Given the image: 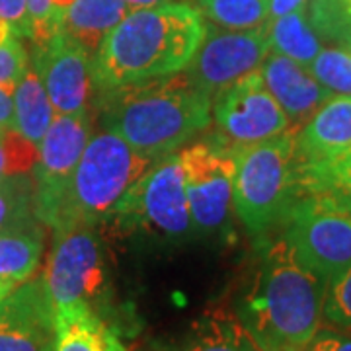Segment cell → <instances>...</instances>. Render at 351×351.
<instances>
[{"mask_svg": "<svg viewBox=\"0 0 351 351\" xmlns=\"http://www.w3.org/2000/svg\"><path fill=\"white\" fill-rule=\"evenodd\" d=\"M36 186L32 172H14L0 180V230L34 221Z\"/></svg>", "mask_w": 351, "mask_h": 351, "instance_id": "cb8c5ba5", "label": "cell"}, {"mask_svg": "<svg viewBox=\"0 0 351 351\" xmlns=\"http://www.w3.org/2000/svg\"><path fill=\"white\" fill-rule=\"evenodd\" d=\"M16 287H18V285L12 283V281H4V279H0V304L4 302V299H6V297H8Z\"/></svg>", "mask_w": 351, "mask_h": 351, "instance_id": "d590c367", "label": "cell"}, {"mask_svg": "<svg viewBox=\"0 0 351 351\" xmlns=\"http://www.w3.org/2000/svg\"><path fill=\"white\" fill-rule=\"evenodd\" d=\"M184 170L193 230H219L232 211L234 154L223 145L195 143L178 152Z\"/></svg>", "mask_w": 351, "mask_h": 351, "instance_id": "8fae6325", "label": "cell"}, {"mask_svg": "<svg viewBox=\"0 0 351 351\" xmlns=\"http://www.w3.org/2000/svg\"><path fill=\"white\" fill-rule=\"evenodd\" d=\"M350 2H351V0H350Z\"/></svg>", "mask_w": 351, "mask_h": 351, "instance_id": "74e56055", "label": "cell"}, {"mask_svg": "<svg viewBox=\"0 0 351 351\" xmlns=\"http://www.w3.org/2000/svg\"><path fill=\"white\" fill-rule=\"evenodd\" d=\"M129 12L123 0H71L59 18V32L96 55L101 41Z\"/></svg>", "mask_w": 351, "mask_h": 351, "instance_id": "d6986e66", "label": "cell"}, {"mask_svg": "<svg viewBox=\"0 0 351 351\" xmlns=\"http://www.w3.org/2000/svg\"><path fill=\"white\" fill-rule=\"evenodd\" d=\"M301 168H318L351 149V96H334L295 131Z\"/></svg>", "mask_w": 351, "mask_h": 351, "instance_id": "2e32d148", "label": "cell"}, {"mask_svg": "<svg viewBox=\"0 0 351 351\" xmlns=\"http://www.w3.org/2000/svg\"><path fill=\"white\" fill-rule=\"evenodd\" d=\"M326 291V283L277 239L262 248L232 313L260 351H306L322 328Z\"/></svg>", "mask_w": 351, "mask_h": 351, "instance_id": "6da1fadb", "label": "cell"}, {"mask_svg": "<svg viewBox=\"0 0 351 351\" xmlns=\"http://www.w3.org/2000/svg\"><path fill=\"white\" fill-rule=\"evenodd\" d=\"M306 351H311V350H306Z\"/></svg>", "mask_w": 351, "mask_h": 351, "instance_id": "8d00e7d4", "label": "cell"}, {"mask_svg": "<svg viewBox=\"0 0 351 351\" xmlns=\"http://www.w3.org/2000/svg\"><path fill=\"white\" fill-rule=\"evenodd\" d=\"M197 8L211 24L225 29H254L267 20V0H197Z\"/></svg>", "mask_w": 351, "mask_h": 351, "instance_id": "603a6c76", "label": "cell"}, {"mask_svg": "<svg viewBox=\"0 0 351 351\" xmlns=\"http://www.w3.org/2000/svg\"><path fill=\"white\" fill-rule=\"evenodd\" d=\"M260 75L289 117L293 131L301 129L330 98L336 96L314 78L308 66L274 51L263 59Z\"/></svg>", "mask_w": 351, "mask_h": 351, "instance_id": "9a60e30c", "label": "cell"}, {"mask_svg": "<svg viewBox=\"0 0 351 351\" xmlns=\"http://www.w3.org/2000/svg\"><path fill=\"white\" fill-rule=\"evenodd\" d=\"M232 211L252 237H263L283 223L289 207L302 195L295 131L232 149Z\"/></svg>", "mask_w": 351, "mask_h": 351, "instance_id": "5b68a950", "label": "cell"}, {"mask_svg": "<svg viewBox=\"0 0 351 351\" xmlns=\"http://www.w3.org/2000/svg\"><path fill=\"white\" fill-rule=\"evenodd\" d=\"M269 53L265 24L254 29L205 25V34L186 75L193 86L215 98L221 90L262 66Z\"/></svg>", "mask_w": 351, "mask_h": 351, "instance_id": "9c48e42d", "label": "cell"}, {"mask_svg": "<svg viewBox=\"0 0 351 351\" xmlns=\"http://www.w3.org/2000/svg\"><path fill=\"white\" fill-rule=\"evenodd\" d=\"M55 351H127L115 328L90 306L55 311Z\"/></svg>", "mask_w": 351, "mask_h": 351, "instance_id": "ac0fdd59", "label": "cell"}, {"mask_svg": "<svg viewBox=\"0 0 351 351\" xmlns=\"http://www.w3.org/2000/svg\"><path fill=\"white\" fill-rule=\"evenodd\" d=\"M0 20L10 25L18 38L32 41L34 29L25 0H0Z\"/></svg>", "mask_w": 351, "mask_h": 351, "instance_id": "1f68e13d", "label": "cell"}, {"mask_svg": "<svg viewBox=\"0 0 351 351\" xmlns=\"http://www.w3.org/2000/svg\"><path fill=\"white\" fill-rule=\"evenodd\" d=\"M147 351H260L232 311L213 308L172 338L152 341Z\"/></svg>", "mask_w": 351, "mask_h": 351, "instance_id": "e0dca14e", "label": "cell"}, {"mask_svg": "<svg viewBox=\"0 0 351 351\" xmlns=\"http://www.w3.org/2000/svg\"><path fill=\"white\" fill-rule=\"evenodd\" d=\"M131 10L137 8H149V6H158V4H168V2H180V0H123Z\"/></svg>", "mask_w": 351, "mask_h": 351, "instance_id": "e575fe53", "label": "cell"}, {"mask_svg": "<svg viewBox=\"0 0 351 351\" xmlns=\"http://www.w3.org/2000/svg\"><path fill=\"white\" fill-rule=\"evenodd\" d=\"M301 191L304 193H328L351 207V149L336 160L318 166L301 168L299 166Z\"/></svg>", "mask_w": 351, "mask_h": 351, "instance_id": "d4e9b609", "label": "cell"}, {"mask_svg": "<svg viewBox=\"0 0 351 351\" xmlns=\"http://www.w3.org/2000/svg\"><path fill=\"white\" fill-rule=\"evenodd\" d=\"M45 254V225L34 219L0 230V279L22 285L38 276Z\"/></svg>", "mask_w": 351, "mask_h": 351, "instance_id": "ffe728a7", "label": "cell"}, {"mask_svg": "<svg viewBox=\"0 0 351 351\" xmlns=\"http://www.w3.org/2000/svg\"><path fill=\"white\" fill-rule=\"evenodd\" d=\"M265 32H267L269 51L285 55L304 66L313 63L314 57L322 49V41L314 32L313 24L306 16V8L285 14L276 20H267Z\"/></svg>", "mask_w": 351, "mask_h": 351, "instance_id": "7402d4cb", "label": "cell"}, {"mask_svg": "<svg viewBox=\"0 0 351 351\" xmlns=\"http://www.w3.org/2000/svg\"><path fill=\"white\" fill-rule=\"evenodd\" d=\"M324 320L341 332L351 334V265L328 285Z\"/></svg>", "mask_w": 351, "mask_h": 351, "instance_id": "83f0119b", "label": "cell"}, {"mask_svg": "<svg viewBox=\"0 0 351 351\" xmlns=\"http://www.w3.org/2000/svg\"><path fill=\"white\" fill-rule=\"evenodd\" d=\"M112 221L164 240L195 234L178 152L162 156L127 191Z\"/></svg>", "mask_w": 351, "mask_h": 351, "instance_id": "ba28073f", "label": "cell"}, {"mask_svg": "<svg viewBox=\"0 0 351 351\" xmlns=\"http://www.w3.org/2000/svg\"><path fill=\"white\" fill-rule=\"evenodd\" d=\"M203 34V14L186 0L131 10L94 55L96 94L186 71Z\"/></svg>", "mask_w": 351, "mask_h": 351, "instance_id": "7a4b0ae2", "label": "cell"}, {"mask_svg": "<svg viewBox=\"0 0 351 351\" xmlns=\"http://www.w3.org/2000/svg\"><path fill=\"white\" fill-rule=\"evenodd\" d=\"M94 135L90 112L55 113L47 133L38 145V156L32 166L36 186V217L43 221L53 203L75 172L76 164Z\"/></svg>", "mask_w": 351, "mask_h": 351, "instance_id": "4fadbf2b", "label": "cell"}, {"mask_svg": "<svg viewBox=\"0 0 351 351\" xmlns=\"http://www.w3.org/2000/svg\"><path fill=\"white\" fill-rule=\"evenodd\" d=\"M29 66V53L25 51L20 38L0 43V84L14 88V84Z\"/></svg>", "mask_w": 351, "mask_h": 351, "instance_id": "f546056e", "label": "cell"}, {"mask_svg": "<svg viewBox=\"0 0 351 351\" xmlns=\"http://www.w3.org/2000/svg\"><path fill=\"white\" fill-rule=\"evenodd\" d=\"M0 129L14 131V100L12 88L0 84Z\"/></svg>", "mask_w": 351, "mask_h": 351, "instance_id": "d6a6232c", "label": "cell"}, {"mask_svg": "<svg viewBox=\"0 0 351 351\" xmlns=\"http://www.w3.org/2000/svg\"><path fill=\"white\" fill-rule=\"evenodd\" d=\"M308 20L320 38L334 47L351 51L350 0H311Z\"/></svg>", "mask_w": 351, "mask_h": 351, "instance_id": "484cf974", "label": "cell"}, {"mask_svg": "<svg viewBox=\"0 0 351 351\" xmlns=\"http://www.w3.org/2000/svg\"><path fill=\"white\" fill-rule=\"evenodd\" d=\"M313 76L336 96H351V51L322 47L308 64Z\"/></svg>", "mask_w": 351, "mask_h": 351, "instance_id": "4316f807", "label": "cell"}, {"mask_svg": "<svg viewBox=\"0 0 351 351\" xmlns=\"http://www.w3.org/2000/svg\"><path fill=\"white\" fill-rule=\"evenodd\" d=\"M14 100V133L38 149L43 135L47 133L55 117L47 90L43 86L36 69L29 64L20 80L12 88Z\"/></svg>", "mask_w": 351, "mask_h": 351, "instance_id": "44dd1931", "label": "cell"}, {"mask_svg": "<svg viewBox=\"0 0 351 351\" xmlns=\"http://www.w3.org/2000/svg\"><path fill=\"white\" fill-rule=\"evenodd\" d=\"M158 160L133 149L112 131L92 135L75 172L41 223L59 230L112 221L127 191Z\"/></svg>", "mask_w": 351, "mask_h": 351, "instance_id": "277c9868", "label": "cell"}, {"mask_svg": "<svg viewBox=\"0 0 351 351\" xmlns=\"http://www.w3.org/2000/svg\"><path fill=\"white\" fill-rule=\"evenodd\" d=\"M281 239L326 285L351 265V207L328 193H304L289 207Z\"/></svg>", "mask_w": 351, "mask_h": 351, "instance_id": "8992f818", "label": "cell"}, {"mask_svg": "<svg viewBox=\"0 0 351 351\" xmlns=\"http://www.w3.org/2000/svg\"><path fill=\"white\" fill-rule=\"evenodd\" d=\"M49 256L41 281L53 311L90 306L101 314L108 295L106 254L96 226L51 230Z\"/></svg>", "mask_w": 351, "mask_h": 351, "instance_id": "52a82bcc", "label": "cell"}, {"mask_svg": "<svg viewBox=\"0 0 351 351\" xmlns=\"http://www.w3.org/2000/svg\"><path fill=\"white\" fill-rule=\"evenodd\" d=\"M96 96L104 129L154 158L172 154L211 125L213 98L193 86L184 71Z\"/></svg>", "mask_w": 351, "mask_h": 351, "instance_id": "3957f363", "label": "cell"}, {"mask_svg": "<svg viewBox=\"0 0 351 351\" xmlns=\"http://www.w3.org/2000/svg\"><path fill=\"white\" fill-rule=\"evenodd\" d=\"M29 64L47 90L55 113L90 112L94 86V55L63 32L34 43Z\"/></svg>", "mask_w": 351, "mask_h": 351, "instance_id": "7c38bea8", "label": "cell"}, {"mask_svg": "<svg viewBox=\"0 0 351 351\" xmlns=\"http://www.w3.org/2000/svg\"><path fill=\"white\" fill-rule=\"evenodd\" d=\"M211 117L234 149L291 131L289 117L265 86L260 69L221 90L213 98Z\"/></svg>", "mask_w": 351, "mask_h": 351, "instance_id": "30bf717a", "label": "cell"}, {"mask_svg": "<svg viewBox=\"0 0 351 351\" xmlns=\"http://www.w3.org/2000/svg\"><path fill=\"white\" fill-rule=\"evenodd\" d=\"M25 2H27V12H29L32 29H34L32 43L45 41L55 32H59L57 0H25Z\"/></svg>", "mask_w": 351, "mask_h": 351, "instance_id": "4dcf8cb0", "label": "cell"}, {"mask_svg": "<svg viewBox=\"0 0 351 351\" xmlns=\"http://www.w3.org/2000/svg\"><path fill=\"white\" fill-rule=\"evenodd\" d=\"M306 4L308 0H267V14H269V20H276L285 14L304 10Z\"/></svg>", "mask_w": 351, "mask_h": 351, "instance_id": "836d02e7", "label": "cell"}, {"mask_svg": "<svg viewBox=\"0 0 351 351\" xmlns=\"http://www.w3.org/2000/svg\"><path fill=\"white\" fill-rule=\"evenodd\" d=\"M0 351H55V311L41 276L18 285L0 304Z\"/></svg>", "mask_w": 351, "mask_h": 351, "instance_id": "5bb4252c", "label": "cell"}, {"mask_svg": "<svg viewBox=\"0 0 351 351\" xmlns=\"http://www.w3.org/2000/svg\"><path fill=\"white\" fill-rule=\"evenodd\" d=\"M38 149L14 131L0 129V180L14 172H32Z\"/></svg>", "mask_w": 351, "mask_h": 351, "instance_id": "f1b7e54d", "label": "cell"}]
</instances>
